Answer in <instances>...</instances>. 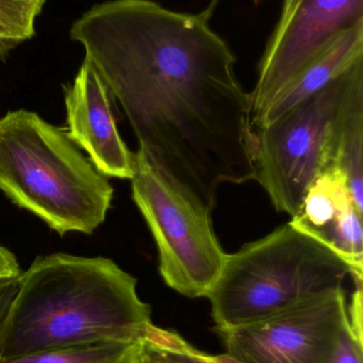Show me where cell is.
I'll list each match as a JSON object with an SVG mask.
<instances>
[{
	"mask_svg": "<svg viewBox=\"0 0 363 363\" xmlns=\"http://www.w3.org/2000/svg\"><path fill=\"white\" fill-rule=\"evenodd\" d=\"M217 2L190 14L151 0H107L70 30L139 150L210 209L224 184L255 180L257 146L236 57L209 25Z\"/></svg>",
	"mask_w": 363,
	"mask_h": 363,
	"instance_id": "1",
	"label": "cell"
},
{
	"mask_svg": "<svg viewBox=\"0 0 363 363\" xmlns=\"http://www.w3.org/2000/svg\"><path fill=\"white\" fill-rule=\"evenodd\" d=\"M136 277L113 260L55 253L21 272L0 357L100 343H142L155 328Z\"/></svg>",
	"mask_w": 363,
	"mask_h": 363,
	"instance_id": "2",
	"label": "cell"
},
{
	"mask_svg": "<svg viewBox=\"0 0 363 363\" xmlns=\"http://www.w3.org/2000/svg\"><path fill=\"white\" fill-rule=\"evenodd\" d=\"M0 190L61 236L93 234L113 198L107 177L66 132L26 110L0 119Z\"/></svg>",
	"mask_w": 363,
	"mask_h": 363,
	"instance_id": "3",
	"label": "cell"
},
{
	"mask_svg": "<svg viewBox=\"0 0 363 363\" xmlns=\"http://www.w3.org/2000/svg\"><path fill=\"white\" fill-rule=\"evenodd\" d=\"M351 267L291 223L227 254L209 292L217 330L261 321L343 288Z\"/></svg>",
	"mask_w": 363,
	"mask_h": 363,
	"instance_id": "4",
	"label": "cell"
},
{
	"mask_svg": "<svg viewBox=\"0 0 363 363\" xmlns=\"http://www.w3.org/2000/svg\"><path fill=\"white\" fill-rule=\"evenodd\" d=\"M363 96V59L277 118L256 128L255 180L276 211L294 217L332 166L339 127Z\"/></svg>",
	"mask_w": 363,
	"mask_h": 363,
	"instance_id": "5",
	"label": "cell"
},
{
	"mask_svg": "<svg viewBox=\"0 0 363 363\" xmlns=\"http://www.w3.org/2000/svg\"><path fill=\"white\" fill-rule=\"evenodd\" d=\"M132 199L155 239L164 283L187 298H206L221 274L227 253L213 228L212 209L134 152Z\"/></svg>",
	"mask_w": 363,
	"mask_h": 363,
	"instance_id": "6",
	"label": "cell"
},
{
	"mask_svg": "<svg viewBox=\"0 0 363 363\" xmlns=\"http://www.w3.org/2000/svg\"><path fill=\"white\" fill-rule=\"evenodd\" d=\"M350 328L341 288L261 321L217 332L226 355L241 363H332Z\"/></svg>",
	"mask_w": 363,
	"mask_h": 363,
	"instance_id": "7",
	"label": "cell"
},
{
	"mask_svg": "<svg viewBox=\"0 0 363 363\" xmlns=\"http://www.w3.org/2000/svg\"><path fill=\"white\" fill-rule=\"evenodd\" d=\"M363 23V0H283L251 95L254 125L277 95L335 38Z\"/></svg>",
	"mask_w": 363,
	"mask_h": 363,
	"instance_id": "8",
	"label": "cell"
},
{
	"mask_svg": "<svg viewBox=\"0 0 363 363\" xmlns=\"http://www.w3.org/2000/svg\"><path fill=\"white\" fill-rule=\"evenodd\" d=\"M68 138L89 155L90 162L104 177L130 179L134 152L126 146L111 111V95L89 60L64 87Z\"/></svg>",
	"mask_w": 363,
	"mask_h": 363,
	"instance_id": "9",
	"label": "cell"
},
{
	"mask_svg": "<svg viewBox=\"0 0 363 363\" xmlns=\"http://www.w3.org/2000/svg\"><path fill=\"white\" fill-rule=\"evenodd\" d=\"M290 223L340 256L363 279L362 211L345 177L330 168L313 182Z\"/></svg>",
	"mask_w": 363,
	"mask_h": 363,
	"instance_id": "10",
	"label": "cell"
},
{
	"mask_svg": "<svg viewBox=\"0 0 363 363\" xmlns=\"http://www.w3.org/2000/svg\"><path fill=\"white\" fill-rule=\"evenodd\" d=\"M363 59V23L335 38L273 100L255 125L270 123Z\"/></svg>",
	"mask_w": 363,
	"mask_h": 363,
	"instance_id": "11",
	"label": "cell"
},
{
	"mask_svg": "<svg viewBox=\"0 0 363 363\" xmlns=\"http://www.w3.org/2000/svg\"><path fill=\"white\" fill-rule=\"evenodd\" d=\"M330 168L345 177L363 213V96L352 104L339 127Z\"/></svg>",
	"mask_w": 363,
	"mask_h": 363,
	"instance_id": "12",
	"label": "cell"
},
{
	"mask_svg": "<svg viewBox=\"0 0 363 363\" xmlns=\"http://www.w3.org/2000/svg\"><path fill=\"white\" fill-rule=\"evenodd\" d=\"M141 343H100L49 350L16 358H1L0 363H132Z\"/></svg>",
	"mask_w": 363,
	"mask_h": 363,
	"instance_id": "13",
	"label": "cell"
},
{
	"mask_svg": "<svg viewBox=\"0 0 363 363\" xmlns=\"http://www.w3.org/2000/svg\"><path fill=\"white\" fill-rule=\"evenodd\" d=\"M46 0H0V60L36 35Z\"/></svg>",
	"mask_w": 363,
	"mask_h": 363,
	"instance_id": "14",
	"label": "cell"
},
{
	"mask_svg": "<svg viewBox=\"0 0 363 363\" xmlns=\"http://www.w3.org/2000/svg\"><path fill=\"white\" fill-rule=\"evenodd\" d=\"M140 363H212L207 354L198 351L180 335L155 328L139 350Z\"/></svg>",
	"mask_w": 363,
	"mask_h": 363,
	"instance_id": "15",
	"label": "cell"
},
{
	"mask_svg": "<svg viewBox=\"0 0 363 363\" xmlns=\"http://www.w3.org/2000/svg\"><path fill=\"white\" fill-rule=\"evenodd\" d=\"M332 363H362V340L354 336L351 328L342 337Z\"/></svg>",
	"mask_w": 363,
	"mask_h": 363,
	"instance_id": "16",
	"label": "cell"
},
{
	"mask_svg": "<svg viewBox=\"0 0 363 363\" xmlns=\"http://www.w3.org/2000/svg\"><path fill=\"white\" fill-rule=\"evenodd\" d=\"M18 279L19 277H16L0 283V337L9 309L18 289Z\"/></svg>",
	"mask_w": 363,
	"mask_h": 363,
	"instance_id": "17",
	"label": "cell"
},
{
	"mask_svg": "<svg viewBox=\"0 0 363 363\" xmlns=\"http://www.w3.org/2000/svg\"><path fill=\"white\" fill-rule=\"evenodd\" d=\"M21 270L14 254L0 245V283L21 277Z\"/></svg>",
	"mask_w": 363,
	"mask_h": 363,
	"instance_id": "18",
	"label": "cell"
},
{
	"mask_svg": "<svg viewBox=\"0 0 363 363\" xmlns=\"http://www.w3.org/2000/svg\"><path fill=\"white\" fill-rule=\"evenodd\" d=\"M207 357H208V359L212 363H241L237 362V360L232 359V357L226 355V354L217 356L208 355V354H207Z\"/></svg>",
	"mask_w": 363,
	"mask_h": 363,
	"instance_id": "19",
	"label": "cell"
},
{
	"mask_svg": "<svg viewBox=\"0 0 363 363\" xmlns=\"http://www.w3.org/2000/svg\"><path fill=\"white\" fill-rule=\"evenodd\" d=\"M138 353H139V352H138ZM132 363H140V362H139V359H138V354H136V358H134V362H132Z\"/></svg>",
	"mask_w": 363,
	"mask_h": 363,
	"instance_id": "20",
	"label": "cell"
},
{
	"mask_svg": "<svg viewBox=\"0 0 363 363\" xmlns=\"http://www.w3.org/2000/svg\"><path fill=\"white\" fill-rule=\"evenodd\" d=\"M254 1H255L256 4H258V2L262 1V0H254Z\"/></svg>",
	"mask_w": 363,
	"mask_h": 363,
	"instance_id": "21",
	"label": "cell"
}]
</instances>
